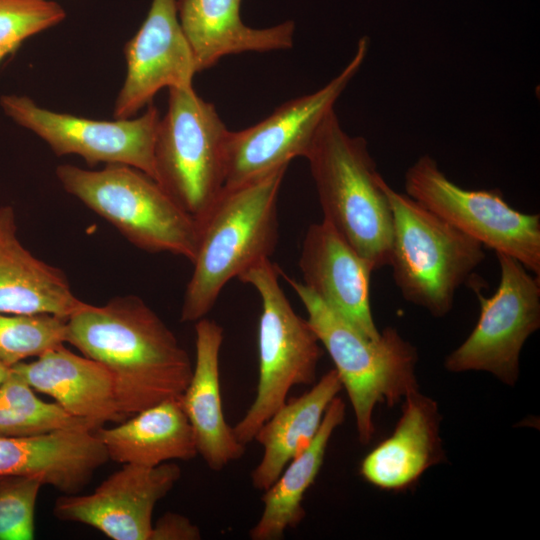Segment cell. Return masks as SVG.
Wrapping results in <instances>:
<instances>
[{"label": "cell", "instance_id": "6", "mask_svg": "<svg viewBox=\"0 0 540 540\" xmlns=\"http://www.w3.org/2000/svg\"><path fill=\"white\" fill-rule=\"evenodd\" d=\"M55 173L67 193L134 246L194 259L196 220L145 172L125 164H106L100 170L61 164Z\"/></svg>", "mask_w": 540, "mask_h": 540}, {"label": "cell", "instance_id": "9", "mask_svg": "<svg viewBox=\"0 0 540 540\" xmlns=\"http://www.w3.org/2000/svg\"><path fill=\"white\" fill-rule=\"evenodd\" d=\"M405 193L495 253L509 255L540 277V215L510 206L499 189H465L425 154L406 171Z\"/></svg>", "mask_w": 540, "mask_h": 540}, {"label": "cell", "instance_id": "19", "mask_svg": "<svg viewBox=\"0 0 540 540\" xmlns=\"http://www.w3.org/2000/svg\"><path fill=\"white\" fill-rule=\"evenodd\" d=\"M403 399L394 432L369 452L360 466L362 477L384 490L408 488L444 458L437 403L418 389Z\"/></svg>", "mask_w": 540, "mask_h": 540}, {"label": "cell", "instance_id": "8", "mask_svg": "<svg viewBox=\"0 0 540 540\" xmlns=\"http://www.w3.org/2000/svg\"><path fill=\"white\" fill-rule=\"evenodd\" d=\"M155 144L156 181L195 220L224 187V150L229 133L215 106L193 89L169 88Z\"/></svg>", "mask_w": 540, "mask_h": 540}, {"label": "cell", "instance_id": "28", "mask_svg": "<svg viewBox=\"0 0 540 540\" xmlns=\"http://www.w3.org/2000/svg\"><path fill=\"white\" fill-rule=\"evenodd\" d=\"M42 479L0 475V540H31Z\"/></svg>", "mask_w": 540, "mask_h": 540}, {"label": "cell", "instance_id": "20", "mask_svg": "<svg viewBox=\"0 0 540 540\" xmlns=\"http://www.w3.org/2000/svg\"><path fill=\"white\" fill-rule=\"evenodd\" d=\"M11 206L0 207V313L48 314L67 319L85 302L66 275L30 253L16 235Z\"/></svg>", "mask_w": 540, "mask_h": 540}, {"label": "cell", "instance_id": "23", "mask_svg": "<svg viewBox=\"0 0 540 540\" xmlns=\"http://www.w3.org/2000/svg\"><path fill=\"white\" fill-rule=\"evenodd\" d=\"M342 388L337 372L332 369L306 393L287 400L259 428L254 440L263 447V454L251 472L256 490H266L285 466L309 446L328 406Z\"/></svg>", "mask_w": 540, "mask_h": 540}, {"label": "cell", "instance_id": "4", "mask_svg": "<svg viewBox=\"0 0 540 540\" xmlns=\"http://www.w3.org/2000/svg\"><path fill=\"white\" fill-rule=\"evenodd\" d=\"M307 312V320L330 355L354 410L359 441L373 435L376 405L393 406L418 389L416 348L392 327L371 339L329 309L302 282L280 270Z\"/></svg>", "mask_w": 540, "mask_h": 540}, {"label": "cell", "instance_id": "26", "mask_svg": "<svg viewBox=\"0 0 540 540\" xmlns=\"http://www.w3.org/2000/svg\"><path fill=\"white\" fill-rule=\"evenodd\" d=\"M66 320L48 314L0 313V362L11 367L63 345Z\"/></svg>", "mask_w": 540, "mask_h": 540}, {"label": "cell", "instance_id": "27", "mask_svg": "<svg viewBox=\"0 0 540 540\" xmlns=\"http://www.w3.org/2000/svg\"><path fill=\"white\" fill-rule=\"evenodd\" d=\"M65 17V10L53 1L0 0V63L24 40L59 24Z\"/></svg>", "mask_w": 540, "mask_h": 540}, {"label": "cell", "instance_id": "25", "mask_svg": "<svg viewBox=\"0 0 540 540\" xmlns=\"http://www.w3.org/2000/svg\"><path fill=\"white\" fill-rule=\"evenodd\" d=\"M97 428L66 412L56 402H45L10 367L0 384V437H32L60 430Z\"/></svg>", "mask_w": 540, "mask_h": 540}, {"label": "cell", "instance_id": "15", "mask_svg": "<svg viewBox=\"0 0 540 540\" xmlns=\"http://www.w3.org/2000/svg\"><path fill=\"white\" fill-rule=\"evenodd\" d=\"M298 265L302 283L365 336L377 339L370 280L373 269L325 221L309 225Z\"/></svg>", "mask_w": 540, "mask_h": 540}, {"label": "cell", "instance_id": "2", "mask_svg": "<svg viewBox=\"0 0 540 540\" xmlns=\"http://www.w3.org/2000/svg\"><path fill=\"white\" fill-rule=\"evenodd\" d=\"M287 168L224 186L196 220L197 245L182 322L206 317L229 281L271 257L278 242V196Z\"/></svg>", "mask_w": 540, "mask_h": 540}, {"label": "cell", "instance_id": "29", "mask_svg": "<svg viewBox=\"0 0 540 540\" xmlns=\"http://www.w3.org/2000/svg\"><path fill=\"white\" fill-rule=\"evenodd\" d=\"M201 532L198 526L187 517L166 512L153 525L150 540H199Z\"/></svg>", "mask_w": 540, "mask_h": 540}, {"label": "cell", "instance_id": "18", "mask_svg": "<svg viewBox=\"0 0 540 540\" xmlns=\"http://www.w3.org/2000/svg\"><path fill=\"white\" fill-rule=\"evenodd\" d=\"M11 369L31 388L50 396L66 412L96 428L125 418L119 411L110 373L100 363L71 352L64 344Z\"/></svg>", "mask_w": 540, "mask_h": 540}, {"label": "cell", "instance_id": "30", "mask_svg": "<svg viewBox=\"0 0 540 540\" xmlns=\"http://www.w3.org/2000/svg\"><path fill=\"white\" fill-rule=\"evenodd\" d=\"M10 367L0 362V384L9 374Z\"/></svg>", "mask_w": 540, "mask_h": 540}, {"label": "cell", "instance_id": "21", "mask_svg": "<svg viewBox=\"0 0 540 540\" xmlns=\"http://www.w3.org/2000/svg\"><path fill=\"white\" fill-rule=\"evenodd\" d=\"M240 5L241 0H177L178 19L198 72L211 68L227 55L293 47V21L252 28L243 23Z\"/></svg>", "mask_w": 540, "mask_h": 540}, {"label": "cell", "instance_id": "14", "mask_svg": "<svg viewBox=\"0 0 540 540\" xmlns=\"http://www.w3.org/2000/svg\"><path fill=\"white\" fill-rule=\"evenodd\" d=\"M123 51L127 72L115 100V119L134 117L162 88L191 87L198 73L178 19L177 0H152L143 24Z\"/></svg>", "mask_w": 540, "mask_h": 540}, {"label": "cell", "instance_id": "24", "mask_svg": "<svg viewBox=\"0 0 540 540\" xmlns=\"http://www.w3.org/2000/svg\"><path fill=\"white\" fill-rule=\"evenodd\" d=\"M345 410L343 400L335 397L313 441L263 491L261 516L249 532L252 540H280L303 521L304 496L320 472L330 438L343 423Z\"/></svg>", "mask_w": 540, "mask_h": 540}, {"label": "cell", "instance_id": "13", "mask_svg": "<svg viewBox=\"0 0 540 540\" xmlns=\"http://www.w3.org/2000/svg\"><path fill=\"white\" fill-rule=\"evenodd\" d=\"M181 477L171 462L147 467L123 464L87 495L64 494L54 504L61 521L93 527L113 540H150L152 515Z\"/></svg>", "mask_w": 540, "mask_h": 540}, {"label": "cell", "instance_id": "7", "mask_svg": "<svg viewBox=\"0 0 540 540\" xmlns=\"http://www.w3.org/2000/svg\"><path fill=\"white\" fill-rule=\"evenodd\" d=\"M280 268L265 259L238 279L251 285L261 300L258 324L259 378L256 396L233 427L244 445L286 401L291 388L313 385L323 355L322 345L307 319L292 308L280 283Z\"/></svg>", "mask_w": 540, "mask_h": 540}, {"label": "cell", "instance_id": "12", "mask_svg": "<svg viewBox=\"0 0 540 540\" xmlns=\"http://www.w3.org/2000/svg\"><path fill=\"white\" fill-rule=\"evenodd\" d=\"M0 105L8 117L36 134L57 156L74 154L91 167L125 164L156 178L154 144L161 117L153 103L139 117L114 121L51 111L28 96L14 94L1 96Z\"/></svg>", "mask_w": 540, "mask_h": 540}, {"label": "cell", "instance_id": "11", "mask_svg": "<svg viewBox=\"0 0 540 540\" xmlns=\"http://www.w3.org/2000/svg\"><path fill=\"white\" fill-rule=\"evenodd\" d=\"M500 267L497 290L490 297L475 289L480 315L466 340L446 360L452 372L486 371L514 385L528 337L540 327V277L515 258L495 253Z\"/></svg>", "mask_w": 540, "mask_h": 540}, {"label": "cell", "instance_id": "17", "mask_svg": "<svg viewBox=\"0 0 540 540\" xmlns=\"http://www.w3.org/2000/svg\"><path fill=\"white\" fill-rule=\"evenodd\" d=\"M108 460L92 430L0 437V475L38 477L63 494L79 493Z\"/></svg>", "mask_w": 540, "mask_h": 540}, {"label": "cell", "instance_id": "5", "mask_svg": "<svg viewBox=\"0 0 540 540\" xmlns=\"http://www.w3.org/2000/svg\"><path fill=\"white\" fill-rule=\"evenodd\" d=\"M383 187L393 216L388 266L395 285L407 302L443 317L484 260V247L385 180Z\"/></svg>", "mask_w": 540, "mask_h": 540}, {"label": "cell", "instance_id": "16", "mask_svg": "<svg viewBox=\"0 0 540 540\" xmlns=\"http://www.w3.org/2000/svg\"><path fill=\"white\" fill-rule=\"evenodd\" d=\"M195 363L180 397L192 427L197 453L213 471L240 459L245 446L236 437L223 412L219 357L224 330L206 317L195 322Z\"/></svg>", "mask_w": 540, "mask_h": 540}, {"label": "cell", "instance_id": "3", "mask_svg": "<svg viewBox=\"0 0 540 540\" xmlns=\"http://www.w3.org/2000/svg\"><path fill=\"white\" fill-rule=\"evenodd\" d=\"M323 221L373 269L389 265L393 234L391 206L361 136L349 135L335 110L321 125L306 158Z\"/></svg>", "mask_w": 540, "mask_h": 540}, {"label": "cell", "instance_id": "22", "mask_svg": "<svg viewBox=\"0 0 540 540\" xmlns=\"http://www.w3.org/2000/svg\"><path fill=\"white\" fill-rule=\"evenodd\" d=\"M109 459L153 467L198 455L194 433L180 398L146 408L121 424L94 430Z\"/></svg>", "mask_w": 540, "mask_h": 540}, {"label": "cell", "instance_id": "10", "mask_svg": "<svg viewBox=\"0 0 540 540\" xmlns=\"http://www.w3.org/2000/svg\"><path fill=\"white\" fill-rule=\"evenodd\" d=\"M369 38L359 39L347 65L323 87L277 107L262 121L229 131L224 150V186H235L306 158L328 114L362 67Z\"/></svg>", "mask_w": 540, "mask_h": 540}, {"label": "cell", "instance_id": "1", "mask_svg": "<svg viewBox=\"0 0 540 540\" xmlns=\"http://www.w3.org/2000/svg\"><path fill=\"white\" fill-rule=\"evenodd\" d=\"M65 342L110 373L124 416L180 398L193 371L175 334L134 295L85 302L67 318Z\"/></svg>", "mask_w": 540, "mask_h": 540}]
</instances>
